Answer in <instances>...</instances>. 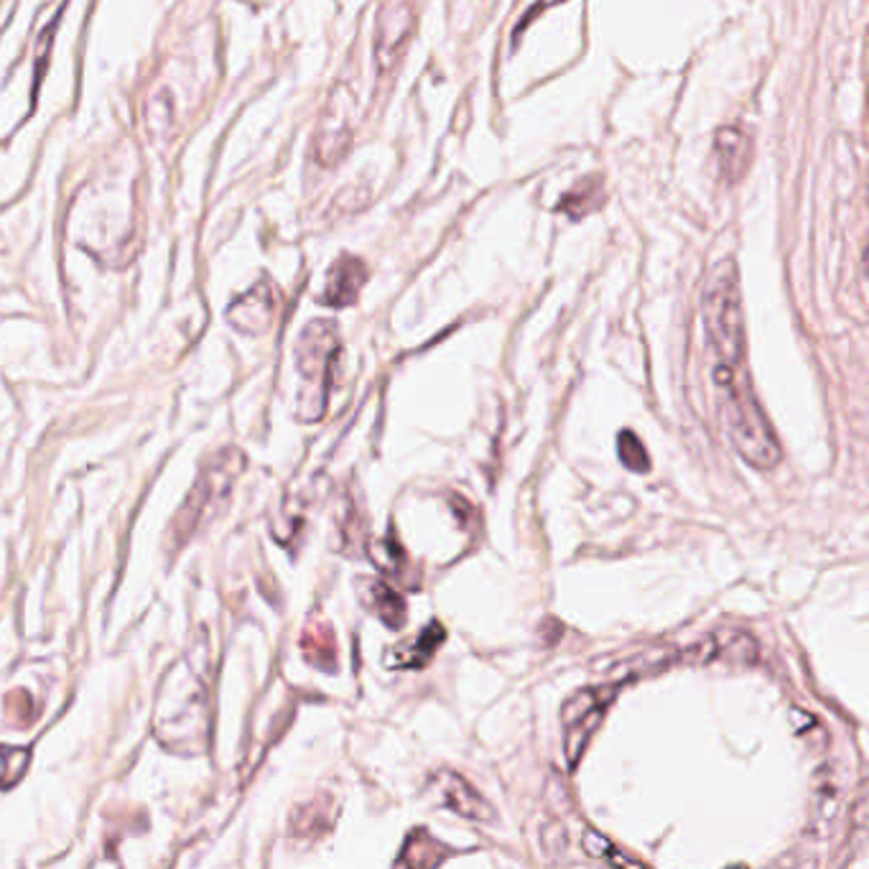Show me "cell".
<instances>
[{
  "label": "cell",
  "instance_id": "16",
  "mask_svg": "<svg viewBox=\"0 0 869 869\" xmlns=\"http://www.w3.org/2000/svg\"><path fill=\"white\" fill-rule=\"evenodd\" d=\"M29 765V750H15V747H6L0 750V785H13L19 778L26 773Z\"/></svg>",
  "mask_w": 869,
  "mask_h": 869
},
{
  "label": "cell",
  "instance_id": "14",
  "mask_svg": "<svg viewBox=\"0 0 869 869\" xmlns=\"http://www.w3.org/2000/svg\"><path fill=\"white\" fill-rule=\"evenodd\" d=\"M444 638H446V632H444L442 624L432 622L424 632H421L411 651L401 655V663H405V669H419V665L424 669V665L432 661L434 653L438 651V645L444 643Z\"/></svg>",
  "mask_w": 869,
  "mask_h": 869
},
{
  "label": "cell",
  "instance_id": "9",
  "mask_svg": "<svg viewBox=\"0 0 869 869\" xmlns=\"http://www.w3.org/2000/svg\"><path fill=\"white\" fill-rule=\"evenodd\" d=\"M714 151H717L721 176L732 184L739 182L747 172V164H750V138H747L742 128H721Z\"/></svg>",
  "mask_w": 869,
  "mask_h": 869
},
{
  "label": "cell",
  "instance_id": "3",
  "mask_svg": "<svg viewBox=\"0 0 869 869\" xmlns=\"http://www.w3.org/2000/svg\"><path fill=\"white\" fill-rule=\"evenodd\" d=\"M337 352L339 339L332 322H312L302 332L296 347V365L304 378V391L298 395V416L304 421H319L327 411L329 380Z\"/></svg>",
  "mask_w": 869,
  "mask_h": 869
},
{
  "label": "cell",
  "instance_id": "1",
  "mask_svg": "<svg viewBox=\"0 0 869 869\" xmlns=\"http://www.w3.org/2000/svg\"><path fill=\"white\" fill-rule=\"evenodd\" d=\"M207 665H194L192 655H184L164 678L156 706V735L164 745L178 752H202L209 742V684Z\"/></svg>",
  "mask_w": 869,
  "mask_h": 869
},
{
  "label": "cell",
  "instance_id": "10",
  "mask_svg": "<svg viewBox=\"0 0 869 869\" xmlns=\"http://www.w3.org/2000/svg\"><path fill=\"white\" fill-rule=\"evenodd\" d=\"M446 857H452V851L438 844L426 828H416L409 839H405V847L401 855H398L395 865L403 867H438Z\"/></svg>",
  "mask_w": 869,
  "mask_h": 869
},
{
  "label": "cell",
  "instance_id": "5",
  "mask_svg": "<svg viewBox=\"0 0 869 869\" xmlns=\"http://www.w3.org/2000/svg\"><path fill=\"white\" fill-rule=\"evenodd\" d=\"M622 684H607V686H591L576 692L564 704L562 721H564V754L568 768L579 765V758L587 750L589 739L595 737L599 729V721L612 704V698L620 692Z\"/></svg>",
  "mask_w": 869,
  "mask_h": 869
},
{
  "label": "cell",
  "instance_id": "8",
  "mask_svg": "<svg viewBox=\"0 0 869 869\" xmlns=\"http://www.w3.org/2000/svg\"><path fill=\"white\" fill-rule=\"evenodd\" d=\"M368 279V271H365V263L357 261L352 256H343L339 261L332 265L329 279H327V291H324L322 302L329 306H349L355 304L357 294H360L362 283Z\"/></svg>",
  "mask_w": 869,
  "mask_h": 869
},
{
  "label": "cell",
  "instance_id": "6",
  "mask_svg": "<svg viewBox=\"0 0 869 869\" xmlns=\"http://www.w3.org/2000/svg\"><path fill=\"white\" fill-rule=\"evenodd\" d=\"M428 793H432L444 808L467 818V822H492L495 818L490 803L469 785L467 778L454 773V770H436L432 781H428Z\"/></svg>",
  "mask_w": 869,
  "mask_h": 869
},
{
  "label": "cell",
  "instance_id": "12",
  "mask_svg": "<svg viewBox=\"0 0 869 869\" xmlns=\"http://www.w3.org/2000/svg\"><path fill=\"white\" fill-rule=\"evenodd\" d=\"M368 587L362 589V599L388 628L398 630L405 622V602L395 589L388 587L383 582H365Z\"/></svg>",
  "mask_w": 869,
  "mask_h": 869
},
{
  "label": "cell",
  "instance_id": "7",
  "mask_svg": "<svg viewBox=\"0 0 869 869\" xmlns=\"http://www.w3.org/2000/svg\"><path fill=\"white\" fill-rule=\"evenodd\" d=\"M758 640L739 628H725L712 632L702 643L688 648L684 658L694 663H727V665H754L758 661Z\"/></svg>",
  "mask_w": 869,
  "mask_h": 869
},
{
  "label": "cell",
  "instance_id": "2",
  "mask_svg": "<svg viewBox=\"0 0 869 869\" xmlns=\"http://www.w3.org/2000/svg\"><path fill=\"white\" fill-rule=\"evenodd\" d=\"M702 316L706 329V345L714 365L745 368V312L739 294V275L732 261H721L709 273L702 298Z\"/></svg>",
  "mask_w": 869,
  "mask_h": 869
},
{
  "label": "cell",
  "instance_id": "13",
  "mask_svg": "<svg viewBox=\"0 0 869 869\" xmlns=\"http://www.w3.org/2000/svg\"><path fill=\"white\" fill-rule=\"evenodd\" d=\"M602 205V184L599 178H589V182H582L572 194L558 202V209L566 215H572L579 219L582 215L595 213V209Z\"/></svg>",
  "mask_w": 869,
  "mask_h": 869
},
{
  "label": "cell",
  "instance_id": "15",
  "mask_svg": "<svg viewBox=\"0 0 869 869\" xmlns=\"http://www.w3.org/2000/svg\"><path fill=\"white\" fill-rule=\"evenodd\" d=\"M617 452H620L622 465L630 469V472H648L651 469V459H648L645 446L640 444V438L632 432L620 434V444H617Z\"/></svg>",
  "mask_w": 869,
  "mask_h": 869
},
{
  "label": "cell",
  "instance_id": "11",
  "mask_svg": "<svg viewBox=\"0 0 869 869\" xmlns=\"http://www.w3.org/2000/svg\"><path fill=\"white\" fill-rule=\"evenodd\" d=\"M273 314V302L271 294H265V289L261 286L253 294L242 298V302L235 304L230 308V322L240 332H250V335H258V332L265 329V324H271Z\"/></svg>",
  "mask_w": 869,
  "mask_h": 869
},
{
  "label": "cell",
  "instance_id": "4",
  "mask_svg": "<svg viewBox=\"0 0 869 869\" xmlns=\"http://www.w3.org/2000/svg\"><path fill=\"white\" fill-rule=\"evenodd\" d=\"M246 467V457L238 449H222L217 457L209 459V465L202 469L197 482H194L189 498L184 500L172 525V535L176 543L189 539L197 528L205 523V518L215 508L222 506L227 495L232 490V482Z\"/></svg>",
  "mask_w": 869,
  "mask_h": 869
}]
</instances>
